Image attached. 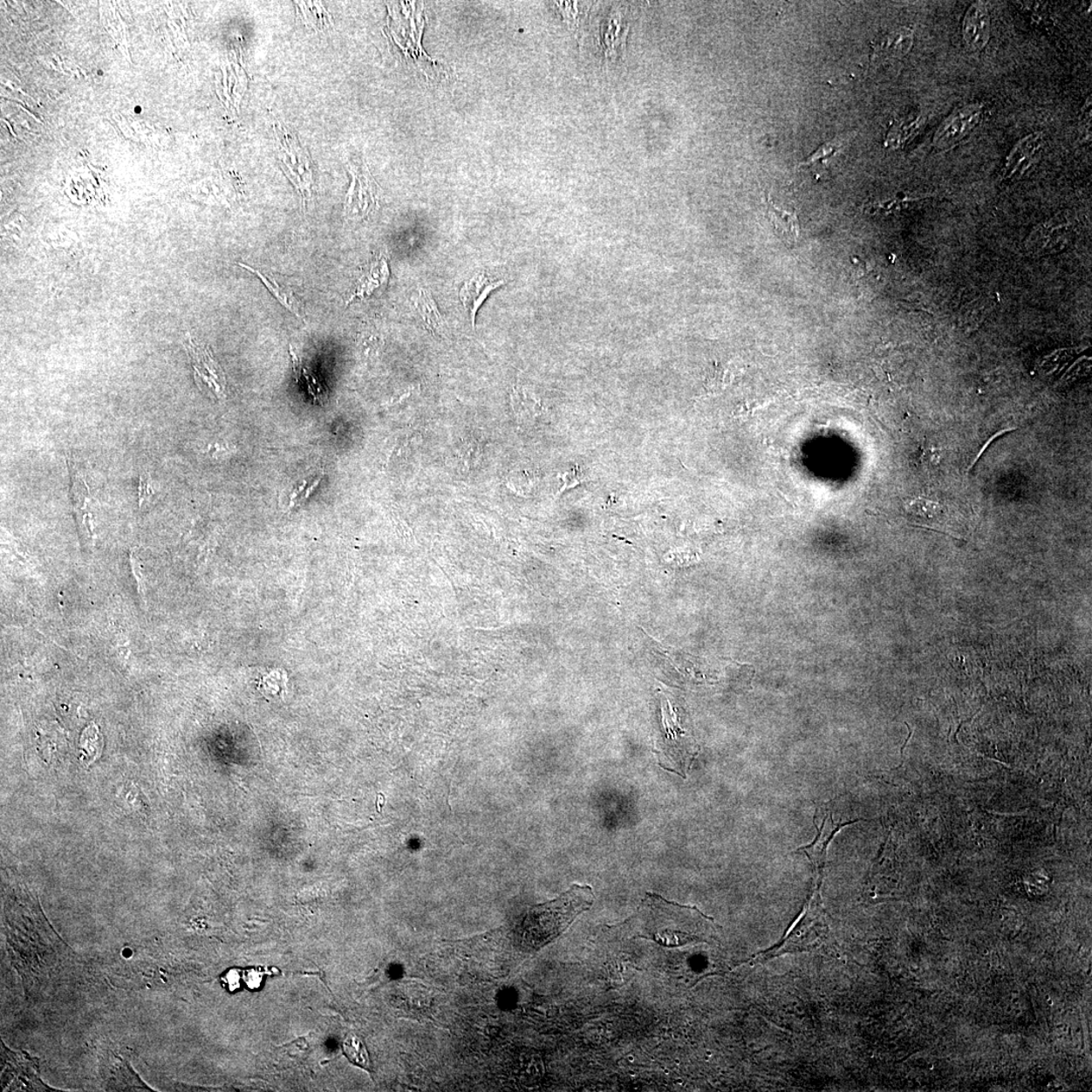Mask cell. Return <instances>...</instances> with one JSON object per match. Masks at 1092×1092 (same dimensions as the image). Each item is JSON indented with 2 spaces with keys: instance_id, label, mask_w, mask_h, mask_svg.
I'll use <instances>...</instances> for the list:
<instances>
[{
  "instance_id": "4fadbf2b",
  "label": "cell",
  "mask_w": 1092,
  "mask_h": 1092,
  "mask_svg": "<svg viewBox=\"0 0 1092 1092\" xmlns=\"http://www.w3.org/2000/svg\"><path fill=\"white\" fill-rule=\"evenodd\" d=\"M766 214L778 237L784 240L787 244L795 245L800 233L797 214L778 208L774 205L770 196H768L766 201Z\"/></svg>"
},
{
  "instance_id": "52a82bcc",
  "label": "cell",
  "mask_w": 1092,
  "mask_h": 1092,
  "mask_svg": "<svg viewBox=\"0 0 1092 1092\" xmlns=\"http://www.w3.org/2000/svg\"><path fill=\"white\" fill-rule=\"evenodd\" d=\"M990 37V17L986 3L977 2L970 6L963 21L965 45L973 52H980L986 47Z\"/></svg>"
},
{
  "instance_id": "2e32d148",
  "label": "cell",
  "mask_w": 1092,
  "mask_h": 1092,
  "mask_svg": "<svg viewBox=\"0 0 1092 1092\" xmlns=\"http://www.w3.org/2000/svg\"><path fill=\"white\" fill-rule=\"evenodd\" d=\"M291 360H293V367L295 377L297 384H302L304 389L312 396L314 402L324 405L327 401V392L321 383L318 377L304 365L303 361L294 351V347H290Z\"/></svg>"
},
{
  "instance_id": "8992f818",
  "label": "cell",
  "mask_w": 1092,
  "mask_h": 1092,
  "mask_svg": "<svg viewBox=\"0 0 1092 1092\" xmlns=\"http://www.w3.org/2000/svg\"><path fill=\"white\" fill-rule=\"evenodd\" d=\"M390 266L385 254L374 256L367 264L364 272L358 279L346 304L357 300H365L374 295H380L386 290L390 281Z\"/></svg>"
},
{
  "instance_id": "ba28073f",
  "label": "cell",
  "mask_w": 1092,
  "mask_h": 1092,
  "mask_svg": "<svg viewBox=\"0 0 1092 1092\" xmlns=\"http://www.w3.org/2000/svg\"><path fill=\"white\" fill-rule=\"evenodd\" d=\"M1043 144L1044 136L1040 132L1020 140L1007 158L1005 168L1002 171L1003 177L1009 180L1023 175L1036 160Z\"/></svg>"
},
{
  "instance_id": "7a4b0ae2",
  "label": "cell",
  "mask_w": 1092,
  "mask_h": 1092,
  "mask_svg": "<svg viewBox=\"0 0 1092 1092\" xmlns=\"http://www.w3.org/2000/svg\"><path fill=\"white\" fill-rule=\"evenodd\" d=\"M184 347L192 363L195 380L199 389L215 401H224L227 390L225 372L214 358L209 348L195 341L188 333L184 340Z\"/></svg>"
},
{
  "instance_id": "5b68a950",
  "label": "cell",
  "mask_w": 1092,
  "mask_h": 1092,
  "mask_svg": "<svg viewBox=\"0 0 1092 1092\" xmlns=\"http://www.w3.org/2000/svg\"><path fill=\"white\" fill-rule=\"evenodd\" d=\"M505 283V278L494 275L493 272L481 271L475 273L473 277L469 278L462 285L460 291V300L469 317H471L474 329L475 328V318H477V314L482 304L485 303L488 297L494 290L504 285Z\"/></svg>"
},
{
  "instance_id": "ffe728a7",
  "label": "cell",
  "mask_w": 1092,
  "mask_h": 1092,
  "mask_svg": "<svg viewBox=\"0 0 1092 1092\" xmlns=\"http://www.w3.org/2000/svg\"><path fill=\"white\" fill-rule=\"evenodd\" d=\"M512 404L518 414L535 416L541 410L537 399L526 390L515 389L512 395Z\"/></svg>"
},
{
  "instance_id": "5bb4252c",
  "label": "cell",
  "mask_w": 1092,
  "mask_h": 1092,
  "mask_svg": "<svg viewBox=\"0 0 1092 1092\" xmlns=\"http://www.w3.org/2000/svg\"><path fill=\"white\" fill-rule=\"evenodd\" d=\"M415 309L419 317L428 331L436 335H446L447 324L438 310L433 295L427 289H419L414 300Z\"/></svg>"
},
{
  "instance_id": "44dd1931",
  "label": "cell",
  "mask_w": 1092,
  "mask_h": 1092,
  "mask_svg": "<svg viewBox=\"0 0 1092 1092\" xmlns=\"http://www.w3.org/2000/svg\"><path fill=\"white\" fill-rule=\"evenodd\" d=\"M322 479L323 474L311 480L304 481L301 485L297 486L295 490L290 495L289 507L294 508L306 501L311 496V494L316 490L317 487L319 486Z\"/></svg>"
},
{
  "instance_id": "7c38bea8",
  "label": "cell",
  "mask_w": 1092,
  "mask_h": 1092,
  "mask_svg": "<svg viewBox=\"0 0 1092 1092\" xmlns=\"http://www.w3.org/2000/svg\"><path fill=\"white\" fill-rule=\"evenodd\" d=\"M913 44V31L900 28L891 31L873 45V61L901 59L910 52Z\"/></svg>"
},
{
  "instance_id": "7402d4cb",
  "label": "cell",
  "mask_w": 1092,
  "mask_h": 1092,
  "mask_svg": "<svg viewBox=\"0 0 1092 1092\" xmlns=\"http://www.w3.org/2000/svg\"><path fill=\"white\" fill-rule=\"evenodd\" d=\"M154 488L152 486V480L149 474H142L140 475L139 482V506L140 508L154 496Z\"/></svg>"
},
{
  "instance_id": "277c9868",
  "label": "cell",
  "mask_w": 1092,
  "mask_h": 1092,
  "mask_svg": "<svg viewBox=\"0 0 1092 1092\" xmlns=\"http://www.w3.org/2000/svg\"><path fill=\"white\" fill-rule=\"evenodd\" d=\"M982 113L980 105H968L955 111L939 126L933 137V143L939 149L953 147L979 124Z\"/></svg>"
},
{
  "instance_id": "3957f363",
  "label": "cell",
  "mask_w": 1092,
  "mask_h": 1092,
  "mask_svg": "<svg viewBox=\"0 0 1092 1092\" xmlns=\"http://www.w3.org/2000/svg\"><path fill=\"white\" fill-rule=\"evenodd\" d=\"M352 182L346 195L345 214L351 219H364L379 207V187L366 165L351 167Z\"/></svg>"
},
{
  "instance_id": "9a60e30c",
  "label": "cell",
  "mask_w": 1092,
  "mask_h": 1092,
  "mask_svg": "<svg viewBox=\"0 0 1092 1092\" xmlns=\"http://www.w3.org/2000/svg\"><path fill=\"white\" fill-rule=\"evenodd\" d=\"M848 138L846 135H841L824 143L814 154L809 155L802 162L797 165V168L809 167L816 173L821 174L822 171L828 168L829 164L833 161L834 158L840 154L844 147Z\"/></svg>"
},
{
  "instance_id": "cb8c5ba5",
  "label": "cell",
  "mask_w": 1092,
  "mask_h": 1092,
  "mask_svg": "<svg viewBox=\"0 0 1092 1092\" xmlns=\"http://www.w3.org/2000/svg\"><path fill=\"white\" fill-rule=\"evenodd\" d=\"M561 478L563 481V488L561 490V492H563L564 490H568V488L579 485L583 480V474L579 468H573L571 471L562 474Z\"/></svg>"
},
{
  "instance_id": "e0dca14e",
  "label": "cell",
  "mask_w": 1092,
  "mask_h": 1092,
  "mask_svg": "<svg viewBox=\"0 0 1092 1092\" xmlns=\"http://www.w3.org/2000/svg\"><path fill=\"white\" fill-rule=\"evenodd\" d=\"M924 198H911V196L898 195L895 198L886 201H874L866 207V211L870 214L889 215L899 212L911 204H916L923 201Z\"/></svg>"
},
{
  "instance_id": "30bf717a",
  "label": "cell",
  "mask_w": 1092,
  "mask_h": 1092,
  "mask_svg": "<svg viewBox=\"0 0 1092 1092\" xmlns=\"http://www.w3.org/2000/svg\"><path fill=\"white\" fill-rule=\"evenodd\" d=\"M859 821L848 822L843 823H836L833 816H825L821 828H817L818 833L816 839L809 846L802 847L797 852H802L809 857L810 861L817 869L819 877H822L823 869L827 864L828 848L831 841L839 831L849 824L858 822Z\"/></svg>"
},
{
  "instance_id": "d6986e66",
  "label": "cell",
  "mask_w": 1092,
  "mask_h": 1092,
  "mask_svg": "<svg viewBox=\"0 0 1092 1092\" xmlns=\"http://www.w3.org/2000/svg\"><path fill=\"white\" fill-rule=\"evenodd\" d=\"M345 1055L354 1064L371 1070V1060L363 1042L354 1034H349L343 1043Z\"/></svg>"
},
{
  "instance_id": "603a6c76",
  "label": "cell",
  "mask_w": 1092,
  "mask_h": 1092,
  "mask_svg": "<svg viewBox=\"0 0 1092 1092\" xmlns=\"http://www.w3.org/2000/svg\"><path fill=\"white\" fill-rule=\"evenodd\" d=\"M130 562H131V568L133 570V574H134L135 579L137 581V585H138L140 595H141L143 600H145V584H144V577H143V571H142V564L138 560V557L134 550L131 551Z\"/></svg>"
},
{
  "instance_id": "6da1fadb",
  "label": "cell",
  "mask_w": 1092,
  "mask_h": 1092,
  "mask_svg": "<svg viewBox=\"0 0 1092 1092\" xmlns=\"http://www.w3.org/2000/svg\"><path fill=\"white\" fill-rule=\"evenodd\" d=\"M593 889L574 885L560 897L531 907L522 922V941L531 949L538 950L554 941L566 931L579 914L594 904Z\"/></svg>"
},
{
  "instance_id": "8fae6325",
  "label": "cell",
  "mask_w": 1092,
  "mask_h": 1092,
  "mask_svg": "<svg viewBox=\"0 0 1092 1092\" xmlns=\"http://www.w3.org/2000/svg\"><path fill=\"white\" fill-rule=\"evenodd\" d=\"M72 495L74 512L80 535L85 536V541L87 539L93 541V517L91 512L93 496L87 486L86 479L78 472L72 474Z\"/></svg>"
},
{
  "instance_id": "ac0fdd59",
  "label": "cell",
  "mask_w": 1092,
  "mask_h": 1092,
  "mask_svg": "<svg viewBox=\"0 0 1092 1092\" xmlns=\"http://www.w3.org/2000/svg\"><path fill=\"white\" fill-rule=\"evenodd\" d=\"M920 126V117L904 120L892 126L886 139L887 147L897 148L911 138Z\"/></svg>"
},
{
  "instance_id": "9c48e42d",
  "label": "cell",
  "mask_w": 1092,
  "mask_h": 1092,
  "mask_svg": "<svg viewBox=\"0 0 1092 1092\" xmlns=\"http://www.w3.org/2000/svg\"><path fill=\"white\" fill-rule=\"evenodd\" d=\"M239 266L256 276L265 285L266 289L270 290V293L276 298L277 302L290 311L291 314H294L297 318L306 320V309H304L302 298L298 297L290 285L279 282L276 276L254 269L249 264L239 263Z\"/></svg>"
}]
</instances>
